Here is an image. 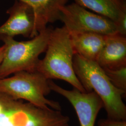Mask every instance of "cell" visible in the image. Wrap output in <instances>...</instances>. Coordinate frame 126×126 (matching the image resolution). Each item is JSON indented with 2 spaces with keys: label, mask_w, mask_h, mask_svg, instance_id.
<instances>
[{
  "label": "cell",
  "mask_w": 126,
  "mask_h": 126,
  "mask_svg": "<svg viewBox=\"0 0 126 126\" xmlns=\"http://www.w3.org/2000/svg\"><path fill=\"white\" fill-rule=\"evenodd\" d=\"M103 70L113 85L126 93V65L113 69L105 68Z\"/></svg>",
  "instance_id": "cell-13"
},
{
  "label": "cell",
  "mask_w": 126,
  "mask_h": 126,
  "mask_svg": "<svg viewBox=\"0 0 126 126\" xmlns=\"http://www.w3.org/2000/svg\"><path fill=\"white\" fill-rule=\"evenodd\" d=\"M45 52L44 58L38 62L36 71L48 79L63 80L74 88L86 92L74 72L73 59L75 53L65 27L52 29Z\"/></svg>",
  "instance_id": "cell-2"
},
{
  "label": "cell",
  "mask_w": 126,
  "mask_h": 126,
  "mask_svg": "<svg viewBox=\"0 0 126 126\" xmlns=\"http://www.w3.org/2000/svg\"><path fill=\"white\" fill-rule=\"evenodd\" d=\"M51 91L63 96L72 105L78 117L80 126H94L96 118L104 103L95 92L83 93L74 88L66 90L49 79Z\"/></svg>",
  "instance_id": "cell-7"
},
{
  "label": "cell",
  "mask_w": 126,
  "mask_h": 126,
  "mask_svg": "<svg viewBox=\"0 0 126 126\" xmlns=\"http://www.w3.org/2000/svg\"><path fill=\"white\" fill-rule=\"evenodd\" d=\"M9 17L0 26V36L13 37L22 35L33 38L35 17L32 8L27 3L16 0L13 5L8 10Z\"/></svg>",
  "instance_id": "cell-8"
},
{
  "label": "cell",
  "mask_w": 126,
  "mask_h": 126,
  "mask_svg": "<svg viewBox=\"0 0 126 126\" xmlns=\"http://www.w3.org/2000/svg\"><path fill=\"white\" fill-rule=\"evenodd\" d=\"M70 35L75 53L85 59L96 61L105 45L107 36L91 32Z\"/></svg>",
  "instance_id": "cell-11"
},
{
  "label": "cell",
  "mask_w": 126,
  "mask_h": 126,
  "mask_svg": "<svg viewBox=\"0 0 126 126\" xmlns=\"http://www.w3.org/2000/svg\"><path fill=\"white\" fill-rule=\"evenodd\" d=\"M5 49V47L4 45H3L2 46L0 47V65L3 59V57L4 55Z\"/></svg>",
  "instance_id": "cell-16"
},
{
  "label": "cell",
  "mask_w": 126,
  "mask_h": 126,
  "mask_svg": "<svg viewBox=\"0 0 126 126\" xmlns=\"http://www.w3.org/2000/svg\"><path fill=\"white\" fill-rule=\"evenodd\" d=\"M29 5L35 17V36L47 28L50 23L59 20L60 10L69 0H18Z\"/></svg>",
  "instance_id": "cell-9"
},
{
  "label": "cell",
  "mask_w": 126,
  "mask_h": 126,
  "mask_svg": "<svg viewBox=\"0 0 126 126\" xmlns=\"http://www.w3.org/2000/svg\"><path fill=\"white\" fill-rule=\"evenodd\" d=\"M0 91L14 99L25 100L38 107L61 110L58 101L46 98L51 91L49 79L37 71H21L0 79Z\"/></svg>",
  "instance_id": "cell-5"
},
{
  "label": "cell",
  "mask_w": 126,
  "mask_h": 126,
  "mask_svg": "<svg viewBox=\"0 0 126 126\" xmlns=\"http://www.w3.org/2000/svg\"><path fill=\"white\" fill-rule=\"evenodd\" d=\"M100 67L113 69L126 65V37L118 34L106 36L96 61Z\"/></svg>",
  "instance_id": "cell-10"
},
{
  "label": "cell",
  "mask_w": 126,
  "mask_h": 126,
  "mask_svg": "<svg viewBox=\"0 0 126 126\" xmlns=\"http://www.w3.org/2000/svg\"><path fill=\"white\" fill-rule=\"evenodd\" d=\"M59 20L70 34L91 32L105 36L117 34L115 25L111 20L75 2L62 8Z\"/></svg>",
  "instance_id": "cell-6"
},
{
  "label": "cell",
  "mask_w": 126,
  "mask_h": 126,
  "mask_svg": "<svg viewBox=\"0 0 126 126\" xmlns=\"http://www.w3.org/2000/svg\"><path fill=\"white\" fill-rule=\"evenodd\" d=\"M52 30L47 28L31 40L25 41L0 36V40L5 47L0 65V79L21 71H36L39 56L46 50Z\"/></svg>",
  "instance_id": "cell-4"
},
{
  "label": "cell",
  "mask_w": 126,
  "mask_h": 126,
  "mask_svg": "<svg viewBox=\"0 0 126 126\" xmlns=\"http://www.w3.org/2000/svg\"><path fill=\"white\" fill-rule=\"evenodd\" d=\"M98 126H126V121L115 120L108 118L100 119L98 123Z\"/></svg>",
  "instance_id": "cell-15"
},
{
  "label": "cell",
  "mask_w": 126,
  "mask_h": 126,
  "mask_svg": "<svg viewBox=\"0 0 126 126\" xmlns=\"http://www.w3.org/2000/svg\"><path fill=\"white\" fill-rule=\"evenodd\" d=\"M117 34L122 36H126V12L122 14L114 23Z\"/></svg>",
  "instance_id": "cell-14"
},
{
  "label": "cell",
  "mask_w": 126,
  "mask_h": 126,
  "mask_svg": "<svg viewBox=\"0 0 126 126\" xmlns=\"http://www.w3.org/2000/svg\"><path fill=\"white\" fill-rule=\"evenodd\" d=\"M73 64L75 73L86 92L93 91L102 99L108 118L126 121V106L122 98L126 93L113 85L96 61L75 54Z\"/></svg>",
  "instance_id": "cell-1"
},
{
  "label": "cell",
  "mask_w": 126,
  "mask_h": 126,
  "mask_svg": "<svg viewBox=\"0 0 126 126\" xmlns=\"http://www.w3.org/2000/svg\"><path fill=\"white\" fill-rule=\"evenodd\" d=\"M82 7L115 23L126 12V0H73Z\"/></svg>",
  "instance_id": "cell-12"
},
{
  "label": "cell",
  "mask_w": 126,
  "mask_h": 126,
  "mask_svg": "<svg viewBox=\"0 0 126 126\" xmlns=\"http://www.w3.org/2000/svg\"><path fill=\"white\" fill-rule=\"evenodd\" d=\"M61 110L42 108L0 91V126H70Z\"/></svg>",
  "instance_id": "cell-3"
}]
</instances>
